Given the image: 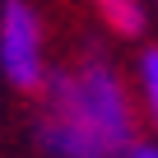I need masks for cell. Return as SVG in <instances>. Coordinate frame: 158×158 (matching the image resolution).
Here are the masks:
<instances>
[{
  "mask_svg": "<svg viewBox=\"0 0 158 158\" xmlns=\"http://www.w3.org/2000/svg\"><path fill=\"white\" fill-rule=\"evenodd\" d=\"M126 158H158V144H153V139H135V144L126 149Z\"/></svg>",
  "mask_w": 158,
  "mask_h": 158,
  "instance_id": "5",
  "label": "cell"
},
{
  "mask_svg": "<svg viewBox=\"0 0 158 158\" xmlns=\"http://www.w3.org/2000/svg\"><path fill=\"white\" fill-rule=\"evenodd\" d=\"M98 10H102L112 33H121V37H139L144 33V5L139 0H98Z\"/></svg>",
  "mask_w": 158,
  "mask_h": 158,
  "instance_id": "3",
  "label": "cell"
},
{
  "mask_svg": "<svg viewBox=\"0 0 158 158\" xmlns=\"http://www.w3.org/2000/svg\"><path fill=\"white\" fill-rule=\"evenodd\" d=\"M0 70L14 89H37L42 84V19L28 0H5L0 10Z\"/></svg>",
  "mask_w": 158,
  "mask_h": 158,
  "instance_id": "2",
  "label": "cell"
},
{
  "mask_svg": "<svg viewBox=\"0 0 158 158\" xmlns=\"http://www.w3.org/2000/svg\"><path fill=\"white\" fill-rule=\"evenodd\" d=\"M139 93H144V112L158 126V47H149L139 56Z\"/></svg>",
  "mask_w": 158,
  "mask_h": 158,
  "instance_id": "4",
  "label": "cell"
},
{
  "mask_svg": "<svg viewBox=\"0 0 158 158\" xmlns=\"http://www.w3.org/2000/svg\"><path fill=\"white\" fill-rule=\"evenodd\" d=\"M37 139L51 158H126L135 144V112L121 74L102 60L60 70L47 89Z\"/></svg>",
  "mask_w": 158,
  "mask_h": 158,
  "instance_id": "1",
  "label": "cell"
}]
</instances>
